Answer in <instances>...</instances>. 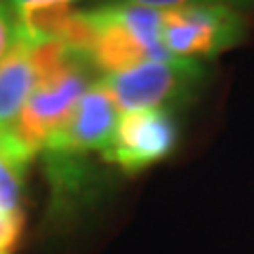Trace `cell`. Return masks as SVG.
Returning <instances> with one entry per match:
<instances>
[{
  "label": "cell",
  "instance_id": "cell-1",
  "mask_svg": "<svg viewBox=\"0 0 254 254\" xmlns=\"http://www.w3.org/2000/svg\"><path fill=\"white\" fill-rule=\"evenodd\" d=\"M90 24V57L104 78L120 75L148 62L170 59L160 43L163 12L129 2H116L85 12Z\"/></svg>",
  "mask_w": 254,
  "mask_h": 254
},
{
  "label": "cell",
  "instance_id": "cell-2",
  "mask_svg": "<svg viewBox=\"0 0 254 254\" xmlns=\"http://www.w3.org/2000/svg\"><path fill=\"white\" fill-rule=\"evenodd\" d=\"M207 80V68L202 62L190 59H163L141 64L132 71L101 78L111 99L120 113L144 109H165L189 104L198 97Z\"/></svg>",
  "mask_w": 254,
  "mask_h": 254
},
{
  "label": "cell",
  "instance_id": "cell-3",
  "mask_svg": "<svg viewBox=\"0 0 254 254\" xmlns=\"http://www.w3.org/2000/svg\"><path fill=\"white\" fill-rule=\"evenodd\" d=\"M243 12L224 5H189L163 12L160 43L170 59H212L245 40Z\"/></svg>",
  "mask_w": 254,
  "mask_h": 254
},
{
  "label": "cell",
  "instance_id": "cell-4",
  "mask_svg": "<svg viewBox=\"0 0 254 254\" xmlns=\"http://www.w3.org/2000/svg\"><path fill=\"white\" fill-rule=\"evenodd\" d=\"M92 73L97 71L90 64H78L33 90L14 127L17 139L31 155L43 151L47 141L66 127L82 94L94 85Z\"/></svg>",
  "mask_w": 254,
  "mask_h": 254
},
{
  "label": "cell",
  "instance_id": "cell-5",
  "mask_svg": "<svg viewBox=\"0 0 254 254\" xmlns=\"http://www.w3.org/2000/svg\"><path fill=\"white\" fill-rule=\"evenodd\" d=\"M177 139H179V127L172 111H127L120 113L113 144L104 153V158L116 163L125 172H139L167 158L174 151Z\"/></svg>",
  "mask_w": 254,
  "mask_h": 254
},
{
  "label": "cell",
  "instance_id": "cell-6",
  "mask_svg": "<svg viewBox=\"0 0 254 254\" xmlns=\"http://www.w3.org/2000/svg\"><path fill=\"white\" fill-rule=\"evenodd\" d=\"M118 120L120 111L116 106V101L111 99V94L101 85V80L94 82L90 90L82 94V99L78 101V106L73 111L71 120L66 123V127L47 141L43 151L45 153L73 155L87 153V151L106 153L113 144Z\"/></svg>",
  "mask_w": 254,
  "mask_h": 254
},
{
  "label": "cell",
  "instance_id": "cell-7",
  "mask_svg": "<svg viewBox=\"0 0 254 254\" xmlns=\"http://www.w3.org/2000/svg\"><path fill=\"white\" fill-rule=\"evenodd\" d=\"M33 90L36 71L31 64V45L21 43L0 66V155L19 172L26 170L33 155L21 146L14 127Z\"/></svg>",
  "mask_w": 254,
  "mask_h": 254
},
{
  "label": "cell",
  "instance_id": "cell-8",
  "mask_svg": "<svg viewBox=\"0 0 254 254\" xmlns=\"http://www.w3.org/2000/svg\"><path fill=\"white\" fill-rule=\"evenodd\" d=\"M21 177L17 167L0 155V212L21 219Z\"/></svg>",
  "mask_w": 254,
  "mask_h": 254
},
{
  "label": "cell",
  "instance_id": "cell-9",
  "mask_svg": "<svg viewBox=\"0 0 254 254\" xmlns=\"http://www.w3.org/2000/svg\"><path fill=\"white\" fill-rule=\"evenodd\" d=\"M21 43H24V31L19 12L9 0H0V66Z\"/></svg>",
  "mask_w": 254,
  "mask_h": 254
},
{
  "label": "cell",
  "instance_id": "cell-10",
  "mask_svg": "<svg viewBox=\"0 0 254 254\" xmlns=\"http://www.w3.org/2000/svg\"><path fill=\"white\" fill-rule=\"evenodd\" d=\"M120 2H129V5H141V7L151 9H177V7H189V5H224V7H233L238 12L254 7V0H120Z\"/></svg>",
  "mask_w": 254,
  "mask_h": 254
},
{
  "label": "cell",
  "instance_id": "cell-11",
  "mask_svg": "<svg viewBox=\"0 0 254 254\" xmlns=\"http://www.w3.org/2000/svg\"><path fill=\"white\" fill-rule=\"evenodd\" d=\"M19 231H21V219L0 212V254H9V250L17 245Z\"/></svg>",
  "mask_w": 254,
  "mask_h": 254
},
{
  "label": "cell",
  "instance_id": "cell-12",
  "mask_svg": "<svg viewBox=\"0 0 254 254\" xmlns=\"http://www.w3.org/2000/svg\"><path fill=\"white\" fill-rule=\"evenodd\" d=\"M17 12H24V9H36V7H57V5H66V7H73V2L78 0H9Z\"/></svg>",
  "mask_w": 254,
  "mask_h": 254
}]
</instances>
